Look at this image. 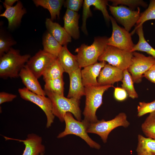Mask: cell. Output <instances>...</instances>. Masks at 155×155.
<instances>
[{"label": "cell", "mask_w": 155, "mask_h": 155, "mask_svg": "<svg viewBox=\"0 0 155 155\" xmlns=\"http://www.w3.org/2000/svg\"><path fill=\"white\" fill-rule=\"evenodd\" d=\"M126 91L122 88H115L114 96L115 99L118 101H123L126 99L127 97Z\"/></svg>", "instance_id": "d590c367"}, {"label": "cell", "mask_w": 155, "mask_h": 155, "mask_svg": "<svg viewBox=\"0 0 155 155\" xmlns=\"http://www.w3.org/2000/svg\"><path fill=\"white\" fill-rule=\"evenodd\" d=\"M44 155V153H42L40 154V155Z\"/></svg>", "instance_id": "ab89813d"}, {"label": "cell", "mask_w": 155, "mask_h": 155, "mask_svg": "<svg viewBox=\"0 0 155 155\" xmlns=\"http://www.w3.org/2000/svg\"><path fill=\"white\" fill-rule=\"evenodd\" d=\"M137 155H155V140L141 134L137 136Z\"/></svg>", "instance_id": "603a6c76"}, {"label": "cell", "mask_w": 155, "mask_h": 155, "mask_svg": "<svg viewBox=\"0 0 155 155\" xmlns=\"http://www.w3.org/2000/svg\"><path fill=\"white\" fill-rule=\"evenodd\" d=\"M81 70V68H80L69 74L70 84L67 98L80 100L82 96L85 95V88L82 83Z\"/></svg>", "instance_id": "2e32d148"}, {"label": "cell", "mask_w": 155, "mask_h": 155, "mask_svg": "<svg viewBox=\"0 0 155 155\" xmlns=\"http://www.w3.org/2000/svg\"><path fill=\"white\" fill-rule=\"evenodd\" d=\"M16 42L11 38L2 35L0 36V57L7 53Z\"/></svg>", "instance_id": "836d02e7"}, {"label": "cell", "mask_w": 155, "mask_h": 155, "mask_svg": "<svg viewBox=\"0 0 155 155\" xmlns=\"http://www.w3.org/2000/svg\"><path fill=\"white\" fill-rule=\"evenodd\" d=\"M108 1L106 0H84V3L90 7L94 6L97 9L102 12L105 20L109 22L110 20V16L107 9V5H108Z\"/></svg>", "instance_id": "4dcf8cb0"}, {"label": "cell", "mask_w": 155, "mask_h": 155, "mask_svg": "<svg viewBox=\"0 0 155 155\" xmlns=\"http://www.w3.org/2000/svg\"><path fill=\"white\" fill-rule=\"evenodd\" d=\"M132 57L131 52L107 45L98 60L107 62L108 64L123 71L127 69L131 65Z\"/></svg>", "instance_id": "52a82bcc"}, {"label": "cell", "mask_w": 155, "mask_h": 155, "mask_svg": "<svg viewBox=\"0 0 155 155\" xmlns=\"http://www.w3.org/2000/svg\"><path fill=\"white\" fill-rule=\"evenodd\" d=\"M44 90L64 96L63 77L44 81Z\"/></svg>", "instance_id": "4316f807"}, {"label": "cell", "mask_w": 155, "mask_h": 155, "mask_svg": "<svg viewBox=\"0 0 155 155\" xmlns=\"http://www.w3.org/2000/svg\"><path fill=\"white\" fill-rule=\"evenodd\" d=\"M108 6L111 13L115 19L128 32L136 24L140 18L141 14L139 7L135 11L123 5Z\"/></svg>", "instance_id": "8fae6325"}, {"label": "cell", "mask_w": 155, "mask_h": 155, "mask_svg": "<svg viewBox=\"0 0 155 155\" xmlns=\"http://www.w3.org/2000/svg\"><path fill=\"white\" fill-rule=\"evenodd\" d=\"M135 31L138 36L139 41L136 44L134 45L131 52L140 51L145 52L155 58V49L146 40L144 36L143 25L135 28L131 33L132 35Z\"/></svg>", "instance_id": "cb8c5ba5"}, {"label": "cell", "mask_w": 155, "mask_h": 155, "mask_svg": "<svg viewBox=\"0 0 155 155\" xmlns=\"http://www.w3.org/2000/svg\"><path fill=\"white\" fill-rule=\"evenodd\" d=\"M108 38L105 37H95L90 45L83 44L75 49V52L77 53L76 56L80 68L97 62L107 46Z\"/></svg>", "instance_id": "3957f363"}, {"label": "cell", "mask_w": 155, "mask_h": 155, "mask_svg": "<svg viewBox=\"0 0 155 155\" xmlns=\"http://www.w3.org/2000/svg\"><path fill=\"white\" fill-rule=\"evenodd\" d=\"M130 125L126 114L121 112L114 119L107 121L104 119L97 122L89 123L87 129L88 133L97 134L101 137L104 143L107 141L110 133L114 129L119 126L127 127Z\"/></svg>", "instance_id": "8992f818"}, {"label": "cell", "mask_w": 155, "mask_h": 155, "mask_svg": "<svg viewBox=\"0 0 155 155\" xmlns=\"http://www.w3.org/2000/svg\"><path fill=\"white\" fill-rule=\"evenodd\" d=\"M155 111V100L150 102H140L137 106V116L138 117Z\"/></svg>", "instance_id": "d6a6232c"}, {"label": "cell", "mask_w": 155, "mask_h": 155, "mask_svg": "<svg viewBox=\"0 0 155 155\" xmlns=\"http://www.w3.org/2000/svg\"><path fill=\"white\" fill-rule=\"evenodd\" d=\"M141 128L147 137L155 140V111L150 114L142 124Z\"/></svg>", "instance_id": "f1b7e54d"}, {"label": "cell", "mask_w": 155, "mask_h": 155, "mask_svg": "<svg viewBox=\"0 0 155 155\" xmlns=\"http://www.w3.org/2000/svg\"><path fill=\"white\" fill-rule=\"evenodd\" d=\"M45 24L48 32L61 45H67L71 42V37L58 23L53 22L50 18H47Z\"/></svg>", "instance_id": "ffe728a7"}, {"label": "cell", "mask_w": 155, "mask_h": 155, "mask_svg": "<svg viewBox=\"0 0 155 155\" xmlns=\"http://www.w3.org/2000/svg\"><path fill=\"white\" fill-rule=\"evenodd\" d=\"M3 4L5 9L0 16L6 18L8 21V28L13 29L20 24L22 17L26 13V10L19 0L14 6H9L3 3Z\"/></svg>", "instance_id": "9a60e30c"}, {"label": "cell", "mask_w": 155, "mask_h": 155, "mask_svg": "<svg viewBox=\"0 0 155 155\" xmlns=\"http://www.w3.org/2000/svg\"><path fill=\"white\" fill-rule=\"evenodd\" d=\"M57 58L43 50H40L30 57L25 65L38 79L42 76L47 67Z\"/></svg>", "instance_id": "7c38bea8"}, {"label": "cell", "mask_w": 155, "mask_h": 155, "mask_svg": "<svg viewBox=\"0 0 155 155\" xmlns=\"http://www.w3.org/2000/svg\"><path fill=\"white\" fill-rule=\"evenodd\" d=\"M80 15L76 12L67 9L63 19V28L68 34L74 39H77L80 37L78 26Z\"/></svg>", "instance_id": "d6986e66"}, {"label": "cell", "mask_w": 155, "mask_h": 155, "mask_svg": "<svg viewBox=\"0 0 155 155\" xmlns=\"http://www.w3.org/2000/svg\"><path fill=\"white\" fill-rule=\"evenodd\" d=\"M131 63L127 69L134 83L141 82L144 74L155 64V58L135 51L132 52Z\"/></svg>", "instance_id": "ba28073f"}, {"label": "cell", "mask_w": 155, "mask_h": 155, "mask_svg": "<svg viewBox=\"0 0 155 155\" xmlns=\"http://www.w3.org/2000/svg\"><path fill=\"white\" fill-rule=\"evenodd\" d=\"M0 57V77L3 79L18 77L20 71L31 57L28 54L21 55L19 50L12 48Z\"/></svg>", "instance_id": "6da1fadb"}, {"label": "cell", "mask_w": 155, "mask_h": 155, "mask_svg": "<svg viewBox=\"0 0 155 155\" xmlns=\"http://www.w3.org/2000/svg\"><path fill=\"white\" fill-rule=\"evenodd\" d=\"M151 20H155V0H150L148 7L141 13L136 23L137 26L135 28L143 25L146 21Z\"/></svg>", "instance_id": "f546056e"}, {"label": "cell", "mask_w": 155, "mask_h": 155, "mask_svg": "<svg viewBox=\"0 0 155 155\" xmlns=\"http://www.w3.org/2000/svg\"><path fill=\"white\" fill-rule=\"evenodd\" d=\"M44 91L46 95L51 101L53 115L61 122L64 121V116L67 112L71 113L78 120L82 121L80 100L66 98L51 92Z\"/></svg>", "instance_id": "7a4b0ae2"}, {"label": "cell", "mask_w": 155, "mask_h": 155, "mask_svg": "<svg viewBox=\"0 0 155 155\" xmlns=\"http://www.w3.org/2000/svg\"><path fill=\"white\" fill-rule=\"evenodd\" d=\"M19 77L27 89L38 94L46 95L45 91L42 88L38 80V78L26 65L20 71Z\"/></svg>", "instance_id": "ac0fdd59"}, {"label": "cell", "mask_w": 155, "mask_h": 155, "mask_svg": "<svg viewBox=\"0 0 155 155\" xmlns=\"http://www.w3.org/2000/svg\"><path fill=\"white\" fill-rule=\"evenodd\" d=\"M109 1L112 2L113 6L125 5L128 6L132 9L137 7H138V6L146 7L147 6V4L142 0H111Z\"/></svg>", "instance_id": "1f68e13d"}, {"label": "cell", "mask_w": 155, "mask_h": 155, "mask_svg": "<svg viewBox=\"0 0 155 155\" xmlns=\"http://www.w3.org/2000/svg\"><path fill=\"white\" fill-rule=\"evenodd\" d=\"M18 92L22 99L35 104L42 110L46 117V127L49 128L51 127L55 116L53 113L52 103L50 98L45 96L34 93L25 87L19 88Z\"/></svg>", "instance_id": "9c48e42d"}, {"label": "cell", "mask_w": 155, "mask_h": 155, "mask_svg": "<svg viewBox=\"0 0 155 155\" xmlns=\"http://www.w3.org/2000/svg\"><path fill=\"white\" fill-rule=\"evenodd\" d=\"M65 126L63 131L60 133L57 136L60 138L69 134L79 136L84 140L91 148L99 149L100 145L90 138L88 134L87 129L89 123L84 119L79 121L74 118L72 114L67 112L64 117Z\"/></svg>", "instance_id": "5b68a950"}, {"label": "cell", "mask_w": 155, "mask_h": 155, "mask_svg": "<svg viewBox=\"0 0 155 155\" xmlns=\"http://www.w3.org/2000/svg\"><path fill=\"white\" fill-rule=\"evenodd\" d=\"M110 20L112 32L111 37L108 38L107 45L131 52L135 44L132 40L131 33L119 26L116 20L111 16Z\"/></svg>", "instance_id": "30bf717a"}, {"label": "cell", "mask_w": 155, "mask_h": 155, "mask_svg": "<svg viewBox=\"0 0 155 155\" xmlns=\"http://www.w3.org/2000/svg\"><path fill=\"white\" fill-rule=\"evenodd\" d=\"M33 1L36 6H40L49 11L53 21L57 17L59 18L60 11L64 3L63 0H34Z\"/></svg>", "instance_id": "7402d4cb"}, {"label": "cell", "mask_w": 155, "mask_h": 155, "mask_svg": "<svg viewBox=\"0 0 155 155\" xmlns=\"http://www.w3.org/2000/svg\"><path fill=\"white\" fill-rule=\"evenodd\" d=\"M42 44L45 51L57 57L63 47L48 32L43 37Z\"/></svg>", "instance_id": "d4e9b609"}, {"label": "cell", "mask_w": 155, "mask_h": 155, "mask_svg": "<svg viewBox=\"0 0 155 155\" xmlns=\"http://www.w3.org/2000/svg\"><path fill=\"white\" fill-rule=\"evenodd\" d=\"M17 96L16 95L4 92L0 93V104L6 102H11Z\"/></svg>", "instance_id": "8d00e7d4"}, {"label": "cell", "mask_w": 155, "mask_h": 155, "mask_svg": "<svg viewBox=\"0 0 155 155\" xmlns=\"http://www.w3.org/2000/svg\"><path fill=\"white\" fill-rule=\"evenodd\" d=\"M64 72V71L57 57L47 67L42 76L45 81L63 77Z\"/></svg>", "instance_id": "484cf974"}, {"label": "cell", "mask_w": 155, "mask_h": 155, "mask_svg": "<svg viewBox=\"0 0 155 155\" xmlns=\"http://www.w3.org/2000/svg\"><path fill=\"white\" fill-rule=\"evenodd\" d=\"M18 0H5L4 2L3 3L4 4L10 6H13V4L16 2H17Z\"/></svg>", "instance_id": "f35d334b"}, {"label": "cell", "mask_w": 155, "mask_h": 155, "mask_svg": "<svg viewBox=\"0 0 155 155\" xmlns=\"http://www.w3.org/2000/svg\"><path fill=\"white\" fill-rule=\"evenodd\" d=\"M106 64V62L101 61L84 67L81 70L82 83L88 86H99L97 79L100 72Z\"/></svg>", "instance_id": "e0dca14e"}, {"label": "cell", "mask_w": 155, "mask_h": 155, "mask_svg": "<svg viewBox=\"0 0 155 155\" xmlns=\"http://www.w3.org/2000/svg\"><path fill=\"white\" fill-rule=\"evenodd\" d=\"M112 85L105 86H88L85 87L86 101L83 112L84 120L89 123L97 122L96 113L97 109L102 104V96L104 92Z\"/></svg>", "instance_id": "277c9868"}, {"label": "cell", "mask_w": 155, "mask_h": 155, "mask_svg": "<svg viewBox=\"0 0 155 155\" xmlns=\"http://www.w3.org/2000/svg\"><path fill=\"white\" fill-rule=\"evenodd\" d=\"M83 2V0H67L64 1V4L67 9L77 12L80 8Z\"/></svg>", "instance_id": "e575fe53"}, {"label": "cell", "mask_w": 155, "mask_h": 155, "mask_svg": "<svg viewBox=\"0 0 155 155\" xmlns=\"http://www.w3.org/2000/svg\"><path fill=\"white\" fill-rule=\"evenodd\" d=\"M57 58L64 72L68 74L80 68L76 56L69 52L67 45L63 46Z\"/></svg>", "instance_id": "44dd1931"}, {"label": "cell", "mask_w": 155, "mask_h": 155, "mask_svg": "<svg viewBox=\"0 0 155 155\" xmlns=\"http://www.w3.org/2000/svg\"><path fill=\"white\" fill-rule=\"evenodd\" d=\"M3 137L6 140H13L23 142L25 146V148L22 155H40L44 153L45 147L42 144V138L35 134H28L25 140Z\"/></svg>", "instance_id": "4fadbf2b"}, {"label": "cell", "mask_w": 155, "mask_h": 155, "mask_svg": "<svg viewBox=\"0 0 155 155\" xmlns=\"http://www.w3.org/2000/svg\"><path fill=\"white\" fill-rule=\"evenodd\" d=\"M123 76V71L106 64L101 70L97 80L100 86L112 85L115 82L122 81Z\"/></svg>", "instance_id": "5bb4252c"}, {"label": "cell", "mask_w": 155, "mask_h": 155, "mask_svg": "<svg viewBox=\"0 0 155 155\" xmlns=\"http://www.w3.org/2000/svg\"><path fill=\"white\" fill-rule=\"evenodd\" d=\"M143 77L155 84V64L144 74Z\"/></svg>", "instance_id": "74e56055"}, {"label": "cell", "mask_w": 155, "mask_h": 155, "mask_svg": "<svg viewBox=\"0 0 155 155\" xmlns=\"http://www.w3.org/2000/svg\"><path fill=\"white\" fill-rule=\"evenodd\" d=\"M123 75L122 88L126 91L129 97L132 99L137 98L138 94L134 88L132 76L127 69L123 71Z\"/></svg>", "instance_id": "83f0119b"}]
</instances>
